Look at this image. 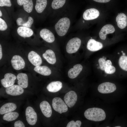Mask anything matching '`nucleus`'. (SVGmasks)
Returning <instances> with one entry per match:
<instances>
[{"label": "nucleus", "instance_id": "obj_1", "mask_svg": "<svg viewBox=\"0 0 127 127\" xmlns=\"http://www.w3.org/2000/svg\"><path fill=\"white\" fill-rule=\"evenodd\" d=\"M84 115L87 119L94 121H100L104 120L106 115L102 109L97 107L88 108L85 111Z\"/></svg>", "mask_w": 127, "mask_h": 127}, {"label": "nucleus", "instance_id": "obj_2", "mask_svg": "<svg viewBox=\"0 0 127 127\" xmlns=\"http://www.w3.org/2000/svg\"><path fill=\"white\" fill-rule=\"evenodd\" d=\"M70 24V20L67 17L60 19L55 26V29L58 35L60 36L65 35L68 31Z\"/></svg>", "mask_w": 127, "mask_h": 127}, {"label": "nucleus", "instance_id": "obj_3", "mask_svg": "<svg viewBox=\"0 0 127 127\" xmlns=\"http://www.w3.org/2000/svg\"><path fill=\"white\" fill-rule=\"evenodd\" d=\"M52 105L54 109L60 114L66 112L68 110L67 106L60 98H54L52 100Z\"/></svg>", "mask_w": 127, "mask_h": 127}, {"label": "nucleus", "instance_id": "obj_4", "mask_svg": "<svg viewBox=\"0 0 127 127\" xmlns=\"http://www.w3.org/2000/svg\"><path fill=\"white\" fill-rule=\"evenodd\" d=\"M81 44V40L78 38L75 37L71 39L66 46L67 52L69 54L76 52L79 48Z\"/></svg>", "mask_w": 127, "mask_h": 127}, {"label": "nucleus", "instance_id": "obj_5", "mask_svg": "<svg viewBox=\"0 0 127 127\" xmlns=\"http://www.w3.org/2000/svg\"><path fill=\"white\" fill-rule=\"evenodd\" d=\"M115 85L109 82H105L99 84L98 87V91L102 94H108L112 93L116 89Z\"/></svg>", "mask_w": 127, "mask_h": 127}, {"label": "nucleus", "instance_id": "obj_6", "mask_svg": "<svg viewBox=\"0 0 127 127\" xmlns=\"http://www.w3.org/2000/svg\"><path fill=\"white\" fill-rule=\"evenodd\" d=\"M25 115L26 120L29 124L33 125L35 124L37 119V114L32 107L29 106L27 108Z\"/></svg>", "mask_w": 127, "mask_h": 127}, {"label": "nucleus", "instance_id": "obj_7", "mask_svg": "<svg viewBox=\"0 0 127 127\" xmlns=\"http://www.w3.org/2000/svg\"><path fill=\"white\" fill-rule=\"evenodd\" d=\"M77 95L75 92L71 91L67 93L64 97L65 103L69 107L71 108L75 103L77 99Z\"/></svg>", "mask_w": 127, "mask_h": 127}, {"label": "nucleus", "instance_id": "obj_8", "mask_svg": "<svg viewBox=\"0 0 127 127\" xmlns=\"http://www.w3.org/2000/svg\"><path fill=\"white\" fill-rule=\"evenodd\" d=\"M12 66L16 70H19L24 68L25 62L24 59L20 56L16 55L12 58L11 60Z\"/></svg>", "mask_w": 127, "mask_h": 127}, {"label": "nucleus", "instance_id": "obj_9", "mask_svg": "<svg viewBox=\"0 0 127 127\" xmlns=\"http://www.w3.org/2000/svg\"><path fill=\"white\" fill-rule=\"evenodd\" d=\"M16 79V76L14 74L7 73L4 75V78L1 80V83L4 87L6 88L13 85Z\"/></svg>", "mask_w": 127, "mask_h": 127}, {"label": "nucleus", "instance_id": "obj_10", "mask_svg": "<svg viewBox=\"0 0 127 127\" xmlns=\"http://www.w3.org/2000/svg\"><path fill=\"white\" fill-rule=\"evenodd\" d=\"M99 13L98 10L95 8H91L85 10L83 15V17L86 20H92L99 16Z\"/></svg>", "mask_w": 127, "mask_h": 127}, {"label": "nucleus", "instance_id": "obj_11", "mask_svg": "<svg viewBox=\"0 0 127 127\" xmlns=\"http://www.w3.org/2000/svg\"><path fill=\"white\" fill-rule=\"evenodd\" d=\"M5 91L7 94L12 96L20 95L24 92L23 88L19 85H13L6 87Z\"/></svg>", "mask_w": 127, "mask_h": 127}, {"label": "nucleus", "instance_id": "obj_12", "mask_svg": "<svg viewBox=\"0 0 127 127\" xmlns=\"http://www.w3.org/2000/svg\"><path fill=\"white\" fill-rule=\"evenodd\" d=\"M28 58L31 63L35 66L40 65L42 62L40 56L36 52L32 51L28 53Z\"/></svg>", "mask_w": 127, "mask_h": 127}, {"label": "nucleus", "instance_id": "obj_13", "mask_svg": "<svg viewBox=\"0 0 127 127\" xmlns=\"http://www.w3.org/2000/svg\"><path fill=\"white\" fill-rule=\"evenodd\" d=\"M115 29L114 26L111 24H107L104 26L100 31L99 35L100 38L103 40L106 38V35L109 34L113 33Z\"/></svg>", "mask_w": 127, "mask_h": 127}, {"label": "nucleus", "instance_id": "obj_14", "mask_svg": "<svg viewBox=\"0 0 127 127\" xmlns=\"http://www.w3.org/2000/svg\"><path fill=\"white\" fill-rule=\"evenodd\" d=\"M40 35L41 37L47 42L52 43L55 40V37L53 34L48 29H42L40 32Z\"/></svg>", "mask_w": 127, "mask_h": 127}, {"label": "nucleus", "instance_id": "obj_15", "mask_svg": "<svg viewBox=\"0 0 127 127\" xmlns=\"http://www.w3.org/2000/svg\"><path fill=\"white\" fill-rule=\"evenodd\" d=\"M103 47V44L101 43L92 39L89 40L87 45V49L92 52L98 51L102 49Z\"/></svg>", "mask_w": 127, "mask_h": 127}, {"label": "nucleus", "instance_id": "obj_16", "mask_svg": "<svg viewBox=\"0 0 127 127\" xmlns=\"http://www.w3.org/2000/svg\"><path fill=\"white\" fill-rule=\"evenodd\" d=\"M40 107L44 115L49 118L51 116L52 113L51 107L49 103L46 101L42 102L40 104Z\"/></svg>", "mask_w": 127, "mask_h": 127}, {"label": "nucleus", "instance_id": "obj_17", "mask_svg": "<svg viewBox=\"0 0 127 127\" xmlns=\"http://www.w3.org/2000/svg\"><path fill=\"white\" fill-rule=\"evenodd\" d=\"M83 67L80 64H78L74 65L73 68L70 69L68 72L69 77L71 79L76 78L82 71Z\"/></svg>", "mask_w": 127, "mask_h": 127}, {"label": "nucleus", "instance_id": "obj_18", "mask_svg": "<svg viewBox=\"0 0 127 127\" xmlns=\"http://www.w3.org/2000/svg\"><path fill=\"white\" fill-rule=\"evenodd\" d=\"M117 24L121 29L125 28L127 24V18L125 15L122 13H118L116 17Z\"/></svg>", "mask_w": 127, "mask_h": 127}, {"label": "nucleus", "instance_id": "obj_19", "mask_svg": "<svg viewBox=\"0 0 127 127\" xmlns=\"http://www.w3.org/2000/svg\"><path fill=\"white\" fill-rule=\"evenodd\" d=\"M17 32L19 36L24 37H30L33 34V31L30 28L23 26L18 27Z\"/></svg>", "mask_w": 127, "mask_h": 127}, {"label": "nucleus", "instance_id": "obj_20", "mask_svg": "<svg viewBox=\"0 0 127 127\" xmlns=\"http://www.w3.org/2000/svg\"><path fill=\"white\" fill-rule=\"evenodd\" d=\"M18 84L23 88H26L28 86V78L27 75L24 73H20L17 75Z\"/></svg>", "mask_w": 127, "mask_h": 127}, {"label": "nucleus", "instance_id": "obj_21", "mask_svg": "<svg viewBox=\"0 0 127 127\" xmlns=\"http://www.w3.org/2000/svg\"><path fill=\"white\" fill-rule=\"evenodd\" d=\"M42 56L47 62L50 64H54L56 62V59L55 54L52 50H46L43 54Z\"/></svg>", "mask_w": 127, "mask_h": 127}, {"label": "nucleus", "instance_id": "obj_22", "mask_svg": "<svg viewBox=\"0 0 127 127\" xmlns=\"http://www.w3.org/2000/svg\"><path fill=\"white\" fill-rule=\"evenodd\" d=\"M62 86V83L61 82L58 81H53L48 85L47 89L50 92H56L60 90Z\"/></svg>", "mask_w": 127, "mask_h": 127}, {"label": "nucleus", "instance_id": "obj_23", "mask_svg": "<svg viewBox=\"0 0 127 127\" xmlns=\"http://www.w3.org/2000/svg\"><path fill=\"white\" fill-rule=\"evenodd\" d=\"M16 105L14 103H6L0 108V114L2 115L12 111L16 109Z\"/></svg>", "mask_w": 127, "mask_h": 127}, {"label": "nucleus", "instance_id": "obj_24", "mask_svg": "<svg viewBox=\"0 0 127 127\" xmlns=\"http://www.w3.org/2000/svg\"><path fill=\"white\" fill-rule=\"evenodd\" d=\"M34 70L37 72L44 76L49 75L51 73V69L46 66H36Z\"/></svg>", "mask_w": 127, "mask_h": 127}, {"label": "nucleus", "instance_id": "obj_25", "mask_svg": "<svg viewBox=\"0 0 127 127\" xmlns=\"http://www.w3.org/2000/svg\"><path fill=\"white\" fill-rule=\"evenodd\" d=\"M47 4V0H36L35 6L36 11L39 13H42L45 8Z\"/></svg>", "mask_w": 127, "mask_h": 127}, {"label": "nucleus", "instance_id": "obj_26", "mask_svg": "<svg viewBox=\"0 0 127 127\" xmlns=\"http://www.w3.org/2000/svg\"><path fill=\"white\" fill-rule=\"evenodd\" d=\"M33 19L31 17H28V20L26 22L24 21L21 18H18L16 21L17 24L19 26H21L30 28L33 24Z\"/></svg>", "mask_w": 127, "mask_h": 127}, {"label": "nucleus", "instance_id": "obj_27", "mask_svg": "<svg viewBox=\"0 0 127 127\" xmlns=\"http://www.w3.org/2000/svg\"><path fill=\"white\" fill-rule=\"evenodd\" d=\"M19 115V114L17 112L12 111L5 114L4 115L3 118L4 120L11 121L16 119Z\"/></svg>", "mask_w": 127, "mask_h": 127}, {"label": "nucleus", "instance_id": "obj_28", "mask_svg": "<svg viewBox=\"0 0 127 127\" xmlns=\"http://www.w3.org/2000/svg\"><path fill=\"white\" fill-rule=\"evenodd\" d=\"M119 63L122 69L127 71V56L125 55L121 56L119 59Z\"/></svg>", "mask_w": 127, "mask_h": 127}, {"label": "nucleus", "instance_id": "obj_29", "mask_svg": "<svg viewBox=\"0 0 127 127\" xmlns=\"http://www.w3.org/2000/svg\"><path fill=\"white\" fill-rule=\"evenodd\" d=\"M24 10L28 13L31 12L33 9V4L32 0H24L23 4Z\"/></svg>", "mask_w": 127, "mask_h": 127}, {"label": "nucleus", "instance_id": "obj_30", "mask_svg": "<svg viewBox=\"0 0 127 127\" xmlns=\"http://www.w3.org/2000/svg\"><path fill=\"white\" fill-rule=\"evenodd\" d=\"M66 0H53L52 4V7L55 9L59 8L63 6Z\"/></svg>", "mask_w": 127, "mask_h": 127}, {"label": "nucleus", "instance_id": "obj_31", "mask_svg": "<svg viewBox=\"0 0 127 127\" xmlns=\"http://www.w3.org/2000/svg\"><path fill=\"white\" fill-rule=\"evenodd\" d=\"M81 124V121L79 120L75 122L72 120L69 122L67 124V127H80Z\"/></svg>", "mask_w": 127, "mask_h": 127}, {"label": "nucleus", "instance_id": "obj_32", "mask_svg": "<svg viewBox=\"0 0 127 127\" xmlns=\"http://www.w3.org/2000/svg\"><path fill=\"white\" fill-rule=\"evenodd\" d=\"M115 67L111 65L106 67L104 71L107 74H112L115 72Z\"/></svg>", "mask_w": 127, "mask_h": 127}, {"label": "nucleus", "instance_id": "obj_33", "mask_svg": "<svg viewBox=\"0 0 127 127\" xmlns=\"http://www.w3.org/2000/svg\"><path fill=\"white\" fill-rule=\"evenodd\" d=\"M98 62L100 69L104 71L106 67V61L102 58H100L99 59Z\"/></svg>", "mask_w": 127, "mask_h": 127}, {"label": "nucleus", "instance_id": "obj_34", "mask_svg": "<svg viewBox=\"0 0 127 127\" xmlns=\"http://www.w3.org/2000/svg\"><path fill=\"white\" fill-rule=\"evenodd\" d=\"M8 28L7 25L4 20L0 18V30L4 31L7 29Z\"/></svg>", "mask_w": 127, "mask_h": 127}, {"label": "nucleus", "instance_id": "obj_35", "mask_svg": "<svg viewBox=\"0 0 127 127\" xmlns=\"http://www.w3.org/2000/svg\"><path fill=\"white\" fill-rule=\"evenodd\" d=\"M12 4L10 0H0V6L10 7Z\"/></svg>", "mask_w": 127, "mask_h": 127}, {"label": "nucleus", "instance_id": "obj_36", "mask_svg": "<svg viewBox=\"0 0 127 127\" xmlns=\"http://www.w3.org/2000/svg\"><path fill=\"white\" fill-rule=\"evenodd\" d=\"M15 127H24L25 125L23 122L20 120L16 121L14 124Z\"/></svg>", "mask_w": 127, "mask_h": 127}, {"label": "nucleus", "instance_id": "obj_37", "mask_svg": "<svg viewBox=\"0 0 127 127\" xmlns=\"http://www.w3.org/2000/svg\"><path fill=\"white\" fill-rule=\"evenodd\" d=\"M97 2L101 3H107L109 2L111 0H93Z\"/></svg>", "mask_w": 127, "mask_h": 127}, {"label": "nucleus", "instance_id": "obj_38", "mask_svg": "<svg viewBox=\"0 0 127 127\" xmlns=\"http://www.w3.org/2000/svg\"><path fill=\"white\" fill-rule=\"evenodd\" d=\"M24 0H17L18 4L20 5L21 6L23 5Z\"/></svg>", "mask_w": 127, "mask_h": 127}, {"label": "nucleus", "instance_id": "obj_39", "mask_svg": "<svg viewBox=\"0 0 127 127\" xmlns=\"http://www.w3.org/2000/svg\"><path fill=\"white\" fill-rule=\"evenodd\" d=\"M112 64V63L111 60H109L106 61V67L108 66L111 65Z\"/></svg>", "mask_w": 127, "mask_h": 127}, {"label": "nucleus", "instance_id": "obj_40", "mask_svg": "<svg viewBox=\"0 0 127 127\" xmlns=\"http://www.w3.org/2000/svg\"><path fill=\"white\" fill-rule=\"evenodd\" d=\"M2 56V48L1 45L0 44V60H1Z\"/></svg>", "mask_w": 127, "mask_h": 127}, {"label": "nucleus", "instance_id": "obj_41", "mask_svg": "<svg viewBox=\"0 0 127 127\" xmlns=\"http://www.w3.org/2000/svg\"><path fill=\"white\" fill-rule=\"evenodd\" d=\"M103 59H104L105 60H106V57L105 56H103V57H102V58Z\"/></svg>", "mask_w": 127, "mask_h": 127}, {"label": "nucleus", "instance_id": "obj_42", "mask_svg": "<svg viewBox=\"0 0 127 127\" xmlns=\"http://www.w3.org/2000/svg\"><path fill=\"white\" fill-rule=\"evenodd\" d=\"M2 15V12L0 10V16H1Z\"/></svg>", "mask_w": 127, "mask_h": 127}, {"label": "nucleus", "instance_id": "obj_43", "mask_svg": "<svg viewBox=\"0 0 127 127\" xmlns=\"http://www.w3.org/2000/svg\"><path fill=\"white\" fill-rule=\"evenodd\" d=\"M121 127L120 126H115V127Z\"/></svg>", "mask_w": 127, "mask_h": 127}, {"label": "nucleus", "instance_id": "obj_44", "mask_svg": "<svg viewBox=\"0 0 127 127\" xmlns=\"http://www.w3.org/2000/svg\"><path fill=\"white\" fill-rule=\"evenodd\" d=\"M118 53V54H119V53Z\"/></svg>", "mask_w": 127, "mask_h": 127}]
</instances>
